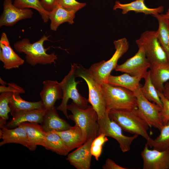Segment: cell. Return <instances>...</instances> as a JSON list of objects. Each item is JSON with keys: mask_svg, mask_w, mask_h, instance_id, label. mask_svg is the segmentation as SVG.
<instances>
[{"mask_svg": "<svg viewBox=\"0 0 169 169\" xmlns=\"http://www.w3.org/2000/svg\"><path fill=\"white\" fill-rule=\"evenodd\" d=\"M158 93L162 104L160 115L163 124H164L169 120V100L164 95L162 92L158 91Z\"/></svg>", "mask_w": 169, "mask_h": 169, "instance_id": "e575fe53", "label": "cell"}, {"mask_svg": "<svg viewBox=\"0 0 169 169\" xmlns=\"http://www.w3.org/2000/svg\"><path fill=\"white\" fill-rule=\"evenodd\" d=\"M155 32V31H146L136 41L138 47L143 49L150 65L168 62L166 54L156 37Z\"/></svg>", "mask_w": 169, "mask_h": 169, "instance_id": "9c48e42d", "label": "cell"}, {"mask_svg": "<svg viewBox=\"0 0 169 169\" xmlns=\"http://www.w3.org/2000/svg\"><path fill=\"white\" fill-rule=\"evenodd\" d=\"M13 93V92L8 91L1 93L0 95V128L6 125V121L9 118L8 113L11 111L9 104Z\"/></svg>", "mask_w": 169, "mask_h": 169, "instance_id": "1f68e13d", "label": "cell"}, {"mask_svg": "<svg viewBox=\"0 0 169 169\" xmlns=\"http://www.w3.org/2000/svg\"><path fill=\"white\" fill-rule=\"evenodd\" d=\"M109 111H106L104 115L98 120V136L103 134L106 136L114 138L119 143L122 152H127L130 150L132 141L138 136L134 134L132 136H128L124 135L121 127L110 118Z\"/></svg>", "mask_w": 169, "mask_h": 169, "instance_id": "ba28073f", "label": "cell"}, {"mask_svg": "<svg viewBox=\"0 0 169 169\" xmlns=\"http://www.w3.org/2000/svg\"><path fill=\"white\" fill-rule=\"evenodd\" d=\"M143 169H169V148L163 151L148 148L146 143L141 153Z\"/></svg>", "mask_w": 169, "mask_h": 169, "instance_id": "7c38bea8", "label": "cell"}, {"mask_svg": "<svg viewBox=\"0 0 169 169\" xmlns=\"http://www.w3.org/2000/svg\"><path fill=\"white\" fill-rule=\"evenodd\" d=\"M140 87L134 92L136 99L138 111L149 127L153 126L160 130L163 125L160 115L161 108L146 99L142 94Z\"/></svg>", "mask_w": 169, "mask_h": 169, "instance_id": "30bf717a", "label": "cell"}, {"mask_svg": "<svg viewBox=\"0 0 169 169\" xmlns=\"http://www.w3.org/2000/svg\"><path fill=\"white\" fill-rule=\"evenodd\" d=\"M42 146L60 155L65 156L69 152L60 136L52 131L47 132Z\"/></svg>", "mask_w": 169, "mask_h": 169, "instance_id": "4316f807", "label": "cell"}, {"mask_svg": "<svg viewBox=\"0 0 169 169\" xmlns=\"http://www.w3.org/2000/svg\"><path fill=\"white\" fill-rule=\"evenodd\" d=\"M40 3L43 8L49 12L57 5L58 0H40Z\"/></svg>", "mask_w": 169, "mask_h": 169, "instance_id": "8d00e7d4", "label": "cell"}, {"mask_svg": "<svg viewBox=\"0 0 169 169\" xmlns=\"http://www.w3.org/2000/svg\"><path fill=\"white\" fill-rule=\"evenodd\" d=\"M52 131L60 136L69 152L79 147L86 142L82 130L75 124L65 131Z\"/></svg>", "mask_w": 169, "mask_h": 169, "instance_id": "44dd1931", "label": "cell"}, {"mask_svg": "<svg viewBox=\"0 0 169 169\" xmlns=\"http://www.w3.org/2000/svg\"><path fill=\"white\" fill-rule=\"evenodd\" d=\"M49 36L44 35L39 40L33 43H31L28 38H24L15 43L14 48L17 52L25 54L26 62L31 66L55 64L57 55L54 53L47 54V51L50 47L46 49L44 46V42L49 40Z\"/></svg>", "mask_w": 169, "mask_h": 169, "instance_id": "6da1fadb", "label": "cell"}, {"mask_svg": "<svg viewBox=\"0 0 169 169\" xmlns=\"http://www.w3.org/2000/svg\"><path fill=\"white\" fill-rule=\"evenodd\" d=\"M19 94L13 93L9 104L11 111L27 110L44 107L41 100L34 102L28 101L22 99Z\"/></svg>", "mask_w": 169, "mask_h": 169, "instance_id": "83f0119b", "label": "cell"}, {"mask_svg": "<svg viewBox=\"0 0 169 169\" xmlns=\"http://www.w3.org/2000/svg\"><path fill=\"white\" fill-rule=\"evenodd\" d=\"M71 65L74 68L76 77L83 78L87 84L89 89L88 101L97 112L99 119L106 112L101 85L97 82L89 69L79 64L74 63Z\"/></svg>", "mask_w": 169, "mask_h": 169, "instance_id": "5b68a950", "label": "cell"}, {"mask_svg": "<svg viewBox=\"0 0 169 169\" xmlns=\"http://www.w3.org/2000/svg\"><path fill=\"white\" fill-rule=\"evenodd\" d=\"M109 116L124 131L141 136L147 141L151 138L147 132L149 126L139 114L137 108L111 110L109 111Z\"/></svg>", "mask_w": 169, "mask_h": 169, "instance_id": "7a4b0ae2", "label": "cell"}, {"mask_svg": "<svg viewBox=\"0 0 169 169\" xmlns=\"http://www.w3.org/2000/svg\"><path fill=\"white\" fill-rule=\"evenodd\" d=\"M134 55L120 65H117L115 69L128 74L131 75L144 78L150 68V64L147 58L143 49L139 47Z\"/></svg>", "mask_w": 169, "mask_h": 169, "instance_id": "8fae6325", "label": "cell"}, {"mask_svg": "<svg viewBox=\"0 0 169 169\" xmlns=\"http://www.w3.org/2000/svg\"><path fill=\"white\" fill-rule=\"evenodd\" d=\"M114 44L115 50L109 60L93 64L89 69L96 80L100 85L107 83L109 76L117 65L119 59L129 48V44L125 38L114 41Z\"/></svg>", "mask_w": 169, "mask_h": 169, "instance_id": "8992f818", "label": "cell"}, {"mask_svg": "<svg viewBox=\"0 0 169 169\" xmlns=\"http://www.w3.org/2000/svg\"><path fill=\"white\" fill-rule=\"evenodd\" d=\"M150 69L152 83L158 91L162 92L164 84L169 80V63L151 64Z\"/></svg>", "mask_w": 169, "mask_h": 169, "instance_id": "cb8c5ba5", "label": "cell"}, {"mask_svg": "<svg viewBox=\"0 0 169 169\" xmlns=\"http://www.w3.org/2000/svg\"><path fill=\"white\" fill-rule=\"evenodd\" d=\"M145 83L140 87L141 92L143 96L147 100L152 101L161 108L162 104L158 91L151 80L150 71H148L144 78Z\"/></svg>", "mask_w": 169, "mask_h": 169, "instance_id": "f1b7e54d", "label": "cell"}, {"mask_svg": "<svg viewBox=\"0 0 169 169\" xmlns=\"http://www.w3.org/2000/svg\"><path fill=\"white\" fill-rule=\"evenodd\" d=\"M94 139H90L77 149L69 154L66 160L77 169H90L92 156L90 148Z\"/></svg>", "mask_w": 169, "mask_h": 169, "instance_id": "9a60e30c", "label": "cell"}, {"mask_svg": "<svg viewBox=\"0 0 169 169\" xmlns=\"http://www.w3.org/2000/svg\"><path fill=\"white\" fill-rule=\"evenodd\" d=\"M144 0H136L127 3H122L119 1H116L113 9L115 10L120 9L123 14L133 11L136 13H142L145 15H151L153 16L163 12L164 10L163 6H161L154 8H149L145 5Z\"/></svg>", "mask_w": 169, "mask_h": 169, "instance_id": "d6986e66", "label": "cell"}, {"mask_svg": "<svg viewBox=\"0 0 169 169\" xmlns=\"http://www.w3.org/2000/svg\"><path fill=\"white\" fill-rule=\"evenodd\" d=\"M101 85L106 111L112 109L129 110L137 108L136 99L133 92L108 83L103 84Z\"/></svg>", "mask_w": 169, "mask_h": 169, "instance_id": "277c9868", "label": "cell"}, {"mask_svg": "<svg viewBox=\"0 0 169 169\" xmlns=\"http://www.w3.org/2000/svg\"><path fill=\"white\" fill-rule=\"evenodd\" d=\"M0 60L6 69L18 68L24 60L13 51L10 45L7 34L3 32L0 39Z\"/></svg>", "mask_w": 169, "mask_h": 169, "instance_id": "5bb4252c", "label": "cell"}, {"mask_svg": "<svg viewBox=\"0 0 169 169\" xmlns=\"http://www.w3.org/2000/svg\"><path fill=\"white\" fill-rule=\"evenodd\" d=\"M74 68L71 65V69L68 74L59 83L63 91V97L60 104L57 108L61 111L67 119H69L67 112V103L71 99L79 108L85 109L88 106V100L79 93L77 86L79 81H75Z\"/></svg>", "mask_w": 169, "mask_h": 169, "instance_id": "52a82bcc", "label": "cell"}, {"mask_svg": "<svg viewBox=\"0 0 169 169\" xmlns=\"http://www.w3.org/2000/svg\"><path fill=\"white\" fill-rule=\"evenodd\" d=\"M75 13L73 11H69L64 9L58 4L56 7L49 12V18L51 22L50 29L56 31L60 25L65 22L73 24Z\"/></svg>", "mask_w": 169, "mask_h": 169, "instance_id": "d4e9b609", "label": "cell"}, {"mask_svg": "<svg viewBox=\"0 0 169 169\" xmlns=\"http://www.w3.org/2000/svg\"><path fill=\"white\" fill-rule=\"evenodd\" d=\"M67 109L72 114L69 115V119L80 128L86 141L91 138L94 139L98 136V116L92 105L82 109L72 101L67 105Z\"/></svg>", "mask_w": 169, "mask_h": 169, "instance_id": "3957f363", "label": "cell"}, {"mask_svg": "<svg viewBox=\"0 0 169 169\" xmlns=\"http://www.w3.org/2000/svg\"><path fill=\"white\" fill-rule=\"evenodd\" d=\"M57 110L54 106L46 109L40 124L46 132L65 131L71 126L59 115Z\"/></svg>", "mask_w": 169, "mask_h": 169, "instance_id": "ffe728a7", "label": "cell"}, {"mask_svg": "<svg viewBox=\"0 0 169 169\" xmlns=\"http://www.w3.org/2000/svg\"><path fill=\"white\" fill-rule=\"evenodd\" d=\"M102 168L103 169H126L115 163L114 161L108 158L105 161L104 165L102 166Z\"/></svg>", "mask_w": 169, "mask_h": 169, "instance_id": "74e56055", "label": "cell"}, {"mask_svg": "<svg viewBox=\"0 0 169 169\" xmlns=\"http://www.w3.org/2000/svg\"><path fill=\"white\" fill-rule=\"evenodd\" d=\"M108 141L107 136L103 134L98 135L93 140L90 151L92 156L95 157L96 161H98L101 154L103 145Z\"/></svg>", "mask_w": 169, "mask_h": 169, "instance_id": "d6a6232c", "label": "cell"}, {"mask_svg": "<svg viewBox=\"0 0 169 169\" xmlns=\"http://www.w3.org/2000/svg\"><path fill=\"white\" fill-rule=\"evenodd\" d=\"M160 131L158 136L154 139L151 138L146 144L153 149L161 151L169 148V120L163 124Z\"/></svg>", "mask_w": 169, "mask_h": 169, "instance_id": "f546056e", "label": "cell"}, {"mask_svg": "<svg viewBox=\"0 0 169 169\" xmlns=\"http://www.w3.org/2000/svg\"><path fill=\"white\" fill-rule=\"evenodd\" d=\"M7 84V86H6L5 84H1V85L0 86V93L8 91L12 92L13 93L17 92L20 94L25 93L24 90L17 84L13 83Z\"/></svg>", "mask_w": 169, "mask_h": 169, "instance_id": "d590c367", "label": "cell"}, {"mask_svg": "<svg viewBox=\"0 0 169 169\" xmlns=\"http://www.w3.org/2000/svg\"><path fill=\"white\" fill-rule=\"evenodd\" d=\"M19 125L23 127L27 133L28 143L26 147L33 151L38 146H42L47 132L41 125L37 122H24Z\"/></svg>", "mask_w": 169, "mask_h": 169, "instance_id": "ac0fdd59", "label": "cell"}, {"mask_svg": "<svg viewBox=\"0 0 169 169\" xmlns=\"http://www.w3.org/2000/svg\"><path fill=\"white\" fill-rule=\"evenodd\" d=\"M142 78L137 76L131 75L125 73L118 76L110 74L107 83L113 86L121 87L134 92L140 86V82Z\"/></svg>", "mask_w": 169, "mask_h": 169, "instance_id": "484cf974", "label": "cell"}, {"mask_svg": "<svg viewBox=\"0 0 169 169\" xmlns=\"http://www.w3.org/2000/svg\"><path fill=\"white\" fill-rule=\"evenodd\" d=\"M58 4L64 9L76 13L84 7L86 3H80L76 0H58Z\"/></svg>", "mask_w": 169, "mask_h": 169, "instance_id": "836d02e7", "label": "cell"}, {"mask_svg": "<svg viewBox=\"0 0 169 169\" xmlns=\"http://www.w3.org/2000/svg\"><path fill=\"white\" fill-rule=\"evenodd\" d=\"M43 84L39 95L44 108L48 109L54 106L57 100L62 99L63 91L57 81L46 80L43 82Z\"/></svg>", "mask_w": 169, "mask_h": 169, "instance_id": "e0dca14e", "label": "cell"}, {"mask_svg": "<svg viewBox=\"0 0 169 169\" xmlns=\"http://www.w3.org/2000/svg\"><path fill=\"white\" fill-rule=\"evenodd\" d=\"M162 93L169 100V82H166L164 85Z\"/></svg>", "mask_w": 169, "mask_h": 169, "instance_id": "f35d334b", "label": "cell"}, {"mask_svg": "<svg viewBox=\"0 0 169 169\" xmlns=\"http://www.w3.org/2000/svg\"><path fill=\"white\" fill-rule=\"evenodd\" d=\"M0 128V138L2 139L0 143V146L8 143H15L27 147V135L22 126L19 125L17 127L11 129L5 126Z\"/></svg>", "mask_w": 169, "mask_h": 169, "instance_id": "7402d4cb", "label": "cell"}, {"mask_svg": "<svg viewBox=\"0 0 169 169\" xmlns=\"http://www.w3.org/2000/svg\"><path fill=\"white\" fill-rule=\"evenodd\" d=\"M46 110L44 107L30 110L11 111L13 118L4 126L9 129L13 128L25 122H36L40 124Z\"/></svg>", "mask_w": 169, "mask_h": 169, "instance_id": "2e32d148", "label": "cell"}, {"mask_svg": "<svg viewBox=\"0 0 169 169\" xmlns=\"http://www.w3.org/2000/svg\"><path fill=\"white\" fill-rule=\"evenodd\" d=\"M169 20V9H168L165 13Z\"/></svg>", "mask_w": 169, "mask_h": 169, "instance_id": "ab89813d", "label": "cell"}, {"mask_svg": "<svg viewBox=\"0 0 169 169\" xmlns=\"http://www.w3.org/2000/svg\"><path fill=\"white\" fill-rule=\"evenodd\" d=\"M158 23L155 34L167 56L169 63V20L165 14L160 13L153 16Z\"/></svg>", "mask_w": 169, "mask_h": 169, "instance_id": "603a6c76", "label": "cell"}, {"mask_svg": "<svg viewBox=\"0 0 169 169\" xmlns=\"http://www.w3.org/2000/svg\"><path fill=\"white\" fill-rule=\"evenodd\" d=\"M14 5L20 9L32 8L37 10L44 23L49 19V13L42 7L40 0H14Z\"/></svg>", "mask_w": 169, "mask_h": 169, "instance_id": "4dcf8cb0", "label": "cell"}, {"mask_svg": "<svg viewBox=\"0 0 169 169\" xmlns=\"http://www.w3.org/2000/svg\"><path fill=\"white\" fill-rule=\"evenodd\" d=\"M3 12L0 18V27L12 26L21 20L31 18L33 13L29 8L20 9L15 6L12 0H4Z\"/></svg>", "mask_w": 169, "mask_h": 169, "instance_id": "4fadbf2b", "label": "cell"}]
</instances>
